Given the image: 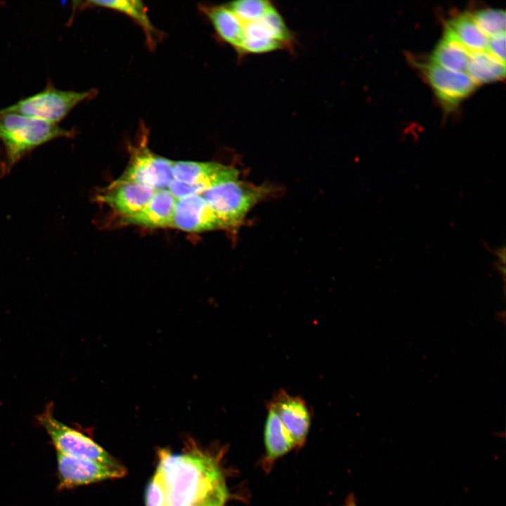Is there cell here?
<instances>
[{"mask_svg": "<svg viewBox=\"0 0 506 506\" xmlns=\"http://www.w3.org/2000/svg\"><path fill=\"white\" fill-rule=\"evenodd\" d=\"M471 53L446 27L443 39L432 53L431 61L448 70L466 73Z\"/></svg>", "mask_w": 506, "mask_h": 506, "instance_id": "ac0fdd59", "label": "cell"}, {"mask_svg": "<svg viewBox=\"0 0 506 506\" xmlns=\"http://www.w3.org/2000/svg\"><path fill=\"white\" fill-rule=\"evenodd\" d=\"M344 506H357L353 500H349Z\"/></svg>", "mask_w": 506, "mask_h": 506, "instance_id": "d4e9b609", "label": "cell"}, {"mask_svg": "<svg viewBox=\"0 0 506 506\" xmlns=\"http://www.w3.org/2000/svg\"><path fill=\"white\" fill-rule=\"evenodd\" d=\"M96 94L94 89L86 91H64L48 85L41 91L2 110L56 124L77 105L91 99Z\"/></svg>", "mask_w": 506, "mask_h": 506, "instance_id": "8992f818", "label": "cell"}, {"mask_svg": "<svg viewBox=\"0 0 506 506\" xmlns=\"http://www.w3.org/2000/svg\"><path fill=\"white\" fill-rule=\"evenodd\" d=\"M176 198L167 189L157 190L148 204L138 213L122 218L127 224L148 228L171 227Z\"/></svg>", "mask_w": 506, "mask_h": 506, "instance_id": "4fadbf2b", "label": "cell"}, {"mask_svg": "<svg viewBox=\"0 0 506 506\" xmlns=\"http://www.w3.org/2000/svg\"><path fill=\"white\" fill-rule=\"evenodd\" d=\"M466 72L476 85L495 82L505 78V63L486 50L472 52Z\"/></svg>", "mask_w": 506, "mask_h": 506, "instance_id": "d6986e66", "label": "cell"}, {"mask_svg": "<svg viewBox=\"0 0 506 506\" xmlns=\"http://www.w3.org/2000/svg\"><path fill=\"white\" fill-rule=\"evenodd\" d=\"M171 228L198 233L223 226L203 197L193 195L176 200Z\"/></svg>", "mask_w": 506, "mask_h": 506, "instance_id": "8fae6325", "label": "cell"}, {"mask_svg": "<svg viewBox=\"0 0 506 506\" xmlns=\"http://www.w3.org/2000/svg\"><path fill=\"white\" fill-rule=\"evenodd\" d=\"M226 6L242 22L258 20L274 7L266 0H238Z\"/></svg>", "mask_w": 506, "mask_h": 506, "instance_id": "44dd1931", "label": "cell"}, {"mask_svg": "<svg viewBox=\"0 0 506 506\" xmlns=\"http://www.w3.org/2000/svg\"><path fill=\"white\" fill-rule=\"evenodd\" d=\"M486 51L505 63V32L490 37Z\"/></svg>", "mask_w": 506, "mask_h": 506, "instance_id": "cb8c5ba5", "label": "cell"}, {"mask_svg": "<svg viewBox=\"0 0 506 506\" xmlns=\"http://www.w3.org/2000/svg\"><path fill=\"white\" fill-rule=\"evenodd\" d=\"M476 24L488 37L505 32V12L500 9L488 8L472 14Z\"/></svg>", "mask_w": 506, "mask_h": 506, "instance_id": "7402d4cb", "label": "cell"}, {"mask_svg": "<svg viewBox=\"0 0 506 506\" xmlns=\"http://www.w3.org/2000/svg\"><path fill=\"white\" fill-rule=\"evenodd\" d=\"M422 69L439 100L450 108L455 107L476 87L467 74L448 70L432 61L423 65Z\"/></svg>", "mask_w": 506, "mask_h": 506, "instance_id": "30bf717a", "label": "cell"}, {"mask_svg": "<svg viewBox=\"0 0 506 506\" xmlns=\"http://www.w3.org/2000/svg\"><path fill=\"white\" fill-rule=\"evenodd\" d=\"M145 502V506H167L164 486L156 472L147 485Z\"/></svg>", "mask_w": 506, "mask_h": 506, "instance_id": "603a6c76", "label": "cell"}, {"mask_svg": "<svg viewBox=\"0 0 506 506\" xmlns=\"http://www.w3.org/2000/svg\"><path fill=\"white\" fill-rule=\"evenodd\" d=\"M219 38L239 51L243 39V22L224 6H202Z\"/></svg>", "mask_w": 506, "mask_h": 506, "instance_id": "2e32d148", "label": "cell"}, {"mask_svg": "<svg viewBox=\"0 0 506 506\" xmlns=\"http://www.w3.org/2000/svg\"><path fill=\"white\" fill-rule=\"evenodd\" d=\"M446 27L469 51L486 50L489 37L476 24L471 14L464 13L455 17Z\"/></svg>", "mask_w": 506, "mask_h": 506, "instance_id": "ffe728a7", "label": "cell"}, {"mask_svg": "<svg viewBox=\"0 0 506 506\" xmlns=\"http://www.w3.org/2000/svg\"><path fill=\"white\" fill-rule=\"evenodd\" d=\"M266 14L258 20L243 22V39L238 52L261 53L285 46L276 36Z\"/></svg>", "mask_w": 506, "mask_h": 506, "instance_id": "5bb4252c", "label": "cell"}, {"mask_svg": "<svg viewBox=\"0 0 506 506\" xmlns=\"http://www.w3.org/2000/svg\"><path fill=\"white\" fill-rule=\"evenodd\" d=\"M266 193L264 186L236 179L215 186L201 195L226 228L240 224Z\"/></svg>", "mask_w": 506, "mask_h": 506, "instance_id": "3957f363", "label": "cell"}, {"mask_svg": "<svg viewBox=\"0 0 506 506\" xmlns=\"http://www.w3.org/2000/svg\"><path fill=\"white\" fill-rule=\"evenodd\" d=\"M85 7H103L120 12L135 21L145 34L146 43L151 49L154 48L161 37L151 22L147 8L143 1L138 0L87 1L81 5Z\"/></svg>", "mask_w": 506, "mask_h": 506, "instance_id": "9a60e30c", "label": "cell"}, {"mask_svg": "<svg viewBox=\"0 0 506 506\" xmlns=\"http://www.w3.org/2000/svg\"><path fill=\"white\" fill-rule=\"evenodd\" d=\"M296 446H301L309 432L311 417L304 401L280 391L270 402Z\"/></svg>", "mask_w": 506, "mask_h": 506, "instance_id": "7c38bea8", "label": "cell"}, {"mask_svg": "<svg viewBox=\"0 0 506 506\" xmlns=\"http://www.w3.org/2000/svg\"><path fill=\"white\" fill-rule=\"evenodd\" d=\"M148 129H138L135 143L129 146V161L120 179L141 183L155 190L167 188L174 179V160L153 152L148 147Z\"/></svg>", "mask_w": 506, "mask_h": 506, "instance_id": "5b68a950", "label": "cell"}, {"mask_svg": "<svg viewBox=\"0 0 506 506\" xmlns=\"http://www.w3.org/2000/svg\"><path fill=\"white\" fill-rule=\"evenodd\" d=\"M174 179L167 189L176 198L203 193L238 179V170L214 162L174 161Z\"/></svg>", "mask_w": 506, "mask_h": 506, "instance_id": "277c9868", "label": "cell"}, {"mask_svg": "<svg viewBox=\"0 0 506 506\" xmlns=\"http://www.w3.org/2000/svg\"><path fill=\"white\" fill-rule=\"evenodd\" d=\"M155 191L150 187L119 178L100 191L96 198L125 218L141 211Z\"/></svg>", "mask_w": 506, "mask_h": 506, "instance_id": "9c48e42d", "label": "cell"}, {"mask_svg": "<svg viewBox=\"0 0 506 506\" xmlns=\"http://www.w3.org/2000/svg\"><path fill=\"white\" fill-rule=\"evenodd\" d=\"M165 490L167 506H224L229 493L218 463L199 450L159 452L155 471Z\"/></svg>", "mask_w": 506, "mask_h": 506, "instance_id": "6da1fadb", "label": "cell"}, {"mask_svg": "<svg viewBox=\"0 0 506 506\" xmlns=\"http://www.w3.org/2000/svg\"><path fill=\"white\" fill-rule=\"evenodd\" d=\"M58 474L61 488H70L124 475L123 467H113L97 461L68 456L57 452Z\"/></svg>", "mask_w": 506, "mask_h": 506, "instance_id": "ba28073f", "label": "cell"}, {"mask_svg": "<svg viewBox=\"0 0 506 506\" xmlns=\"http://www.w3.org/2000/svg\"><path fill=\"white\" fill-rule=\"evenodd\" d=\"M74 135L73 131L56 124L1 110L0 141L4 148V158L0 174L8 173L24 156L41 145Z\"/></svg>", "mask_w": 506, "mask_h": 506, "instance_id": "7a4b0ae2", "label": "cell"}, {"mask_svg": "<svg viewBox=\"0 0 506 506\" xmlns=\"http://www.w3.org/2000/svg\"><path fill=\"white\" fill-rule=\"evenodd\" d=\"M38 421L49 435L57 452L113 467H122L91 438L56 419L53 415L51 405L46 406L38 416Z\"/></svg>", "mask_w": 506, "mask_h": 506, "instance_id": "52a82bcc", "label": "cell"}, {"mask_svg": "<svg viewBox=\"0 0 506 506\" xmlns=\"http://www.w3.org/2000/svg\"><path fill=\"white\" fill-rule=\"evenodd\" d=\"M266 462L268 464L284 455L296 446L292 436L271 403L264 427Z\"/></svg>", "mask_w": 506, "mask_h": 506, "instance_id": "e0dca14e", "label": "cell"}]
</instances>
